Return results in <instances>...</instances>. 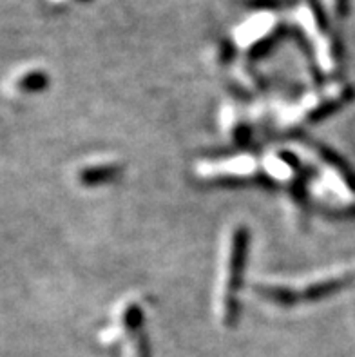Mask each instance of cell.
Instances as JSON below:
<instances>
[{"instance_id":"6da1fadb","label":"cell","mask_w":355,"mask_h":357,"mask_svg":"<svg viewBox=\"0 0 355 357\" xmlns=\"http://www.w3.org/2000/svg\"><path fill=\"white\" fill-rule=\"evenodd\" d=\"M247 250V227L241 223L227 227V231L221 236L216 287H214V314L221 326H232L238 317V292L241 287Z\"/></svg>"},{"instance_id":"7a4b0ae2","label":"cell","mask_w":355,"mask_h":357,"mask_svg":"<svg viewBox=\"0 0 355 357\" xmlns=\"http://www.w3.org/2000/svg\"><path fill=\"white\" fill-rule=\"evenodd\" d=\"M350 280L352 267H330L292 281H263L257 283L256 292L272 307L292 308L333 294Z\"/></svg>"},{"instance_id":"3957f363","label":"cell","mask_w":355,"mask_h":357,"mask_svg":"<svg viewBox=\"0 0 355 357\" xmlns=\"http://www.w3.org/2000/svg\"><path fill=\"white\" fill-rule=\"evenodd\" d=\"M294 153L299 156L303 165H310L314 171L315 198H319L324 205L332 208L350 207L354 199V185L347 171L338 165L335 160L330 158L328 154L317 147H308V145H301Z\"/></svg>"},{"instance_id":"277c9868","label":"cell","mask_w":355,"mask_h":357,"mask_svg":"<svg viewBox=\"0 0 355 357\" xmlns=\"http://www.w3.org/2000/svg\"><path fill=\"white\" fill-rule=\"evenodd\" d=\"M352 89L345 84H330L314 93L303 95L301 98L279 109L278 122L285 127H297L319 120L324 114L332 113L347 100H350Z\"/></svg>"},{"instance_id":"5b68a950","label":"cell","mask_w":355,"mask_h":357,"mask_svg":"<svg viewBox=\"0 0 355 357\" xmlns=\"http://www.w3.org/2000/svg\"><path fill=\"white\" fill-rule=\"evenodd\" d=\"M196 174L202 180L207 181H254L263 176V165L261 158L254 154H236L227 158L203 160L196 165Z\"/></svg>"},{"instance_id":"8992f818","label":"cell","mask_w":355,"mask_h":357,"mask_svg":"<svg viewBox=\"0 0 355 357\" xmlns=\"http://www.w3.org/2000/svg\"><path fill=\"white\" fill-rule=\"evenodd\" d=\"M142 323H144V308L139 305L138 298H123L114 308L113 317L100 337L107 343L129 340L130 335L138 334Z\"/></svg>"},{"instance_id":"52a82bcc","label":"cell","mask_w":355,"mask_h":357,"mask_svg":"<svg viewBox=\"0 0 355 357\" xmlns=\"http://www.w3.org/2000/svg\"><path fill=\"white\" fill-rule=\"evenodd\" d=\"M120 171L121 163L114 156H93L78 163L73 178L82 187H96L114 180Z\"/></svg>"},{"instance_id":"ba28073f","label":"cell","mask_w":355,"mask_h":357,"mask_svg":"<svg viewBox=\"0 0 355 357\" xmlns=\"http://www.w3.org/2000/svg\"><path fill=\"white\" fill-rule=\"evenodd\" d=\"M47 75H45L44 69L38 68H29L24 69V71L17 73L11 78V93H17V95H31V93H38V91L45 89L47 86Z\"/></svg>"},{"instance_id":"9c48e42d","label":"cell","mask_w":355,"mask_h":357,"mask_svg":"<svg viewBox=\"0 0 355 357\" xmlns=\"http://www.w3.org/2000/svg\"><path fill=\"white\" fill-rule=\"evenodd\" d=\"M221 127H223V132L230 136V140L234 142H245L248 136V126L247 120L241 116L239 109L236 105H225L221 109L220 116Z\"/></svg>"},{"instance_id":"30bf717a","label":"cell","mask_w":355,"mask_h":357,"mask_svg":"<svg viewBox=\"0 0 355 357\" xmlns=\"http://www.w3.org/2000/svg\"><path fill=\"white\" fill-rule=\"evenodd\" d=\"M348 4H350V0H333V9H335V13L338 15H347L348 13Z\"/></svg>"}]
</instances>
